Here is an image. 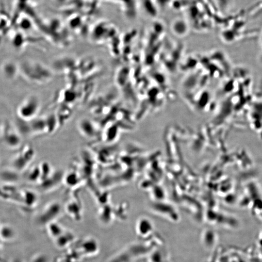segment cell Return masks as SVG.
Segmentation results:
<instances>
[]
</instances>
